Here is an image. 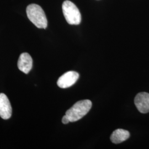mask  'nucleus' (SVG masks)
Segmentation results:
<instances>
[{"label": "nucleus", "instance_id": "obj_8", "mask_svg": "<svg viewBox=\"0 0 149 149\" xmlns=\"http://www.w3.org/2000/svg\"><path fill=\"white\" fill-rule=\"evenodd\" d=\"M129 136L130 133L128 131L122 129H118L112 133L111 140L114 144H119L127 140Z\"/></svg>", "mask_w": 149, "mask_h": 149}, {"label": "nucleus", "instance_id": "obj_5", "mask_svg": "<svg viewBox=\"0 0 149 149\" xmlns=\"http://www.w3.org/2000/svg\"><path fill=\"white\" fill-rule=\"evenodd\" d=\"M135 104L139 111L141 113L149 112V93L141 92L138 93L134 100Z\"/></svg>", "mask_w": 149, "mask_h": 149}, {"label": "nucleus", "instance_id": "obj_4", "mask_svg": "<svg viewBox=\"0 0 149 149\" xmlns=\"http://www.w3.org/2000/svg\"><path fill=\"white\" fill-rule=\"evenodd\" d=\"M80 75L77 72L70 71L66 72L59 77L57 85L61 88H66L74 85L79 79Z\"/></svg>", "mask_w": 149, "mask_h": 149}, {"label": "nucleus", "instance_id": "obj_1", "mask_svg": "<svg viewBox=\"0 0 149 149\" xmlns=\"http://www.w3.org/2000/svg\"><path fill=\"white\" fill-rule=\"evenodd\" d=\"M26 12L28 19L37 28L45 29L47 27V17L40 6L31 4L27 6Z\"/></svg>", "mask_w": 149, "mask_h": 149}, {"label": "nucleus", "instance_id": "obj_3", "mask_svg": "<svg viewBox=\"0 0 149 149\" xmlns=\"http://www.w3.org/2000/svg\"><path fill=\"white\" fill-rule=\"evenodd\" d=\"M63 12L67 22L71 25H78L81 21L79 10L74 3L70 1H64L62 5Z\"/></svg>", "mask_w": 149, "mask_h": 149}, {"label": "nucleus", "instance_id": "obj_7", "mask_svg": "<svg viewBox=\"0 0 149 149\" xmlns=\"http://www.w3.org/2000/svg\"><path fill=\"white\" fill-rule=\"evenodd\" d=\"M18 68L24 74H28L33 66V60L31 55L27 53L21 54L18 61Z\"/></svg>", "mask_w": 149, "mask_h": 149}, {"label": "nucleus", "instance_id": "obj_9", "mask_svg": "<svg viewBox=\"0 0 149 149\" xmlns=\"http://www.w3.org/2000/svg\"><path fill=\"white\" fill-rule=\"evenodd\" d=\"M62 122L64 124H68L70 122V121L69 118V117L65 114V116H64V117H63L62 119Z\"/></svg>", "mask_w": 149, "mask_h": 149}, {"label": "nucleus", "instance_id": "obj_6", "mask_svg": "<svg viewBox=\"0 0 149 149\" xmlns=\"http://www.w3.org/2000/svg\"><path fill=\"white\" fill-rule=\"evenodd\" d=\"M12 107L8 97L4 93H0V117L8 119L12 115Z\"/></svg>", "mask_w": 149, "mask_h": 149}, {"label": "nucleus", "instance_id": "obj_2", "mask_svg": "<svg viewBox=\"0 0 149 149\" xmlns=\"http://www.w3.org/2000/svg\"><path fill=\"white\" fill-rule=\"evenodd\" d=\"M91 107L92 102L90 100H85L77 102L66 112V115L69 118L70 122H74L86 116Z\"/></svg>", "mask_w": 149, "mask_h": 149}]
</instances>
